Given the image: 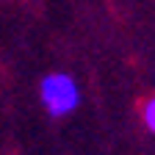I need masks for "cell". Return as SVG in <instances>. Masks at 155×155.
I'll return each mask as SVG.
<instances>
[{"mask_svg": "<svg viewBox=\"0 0 155 155\" xmlns=\"http://www.w3.org/2000/svg\"><path fill=\"white\" fill-rule=\"evenodd\" d=\"M39 97L50 116H67L81 105V89L67 72H50L39 86Z\"/></svg>", "mask_w": 155, "mask_h": 155, "instance_id": "6da1fadb", "label": "cell"}, {"mask_svg": "<svg viewBox=\"0 0 155 155\" xmlns=\"http://www.w3.org/2000/svg\"><path fill=\"white\" fill-rule=\"evenodd\" d=\"M141 116H144V125H147V130H150V133H155V94H152L150 100L144 103Z\"/></svg>", "mask_w": 155, "mask_h": 155, "instance_id": "7a4b0ae2", "label": "cell"}]
</instances>
